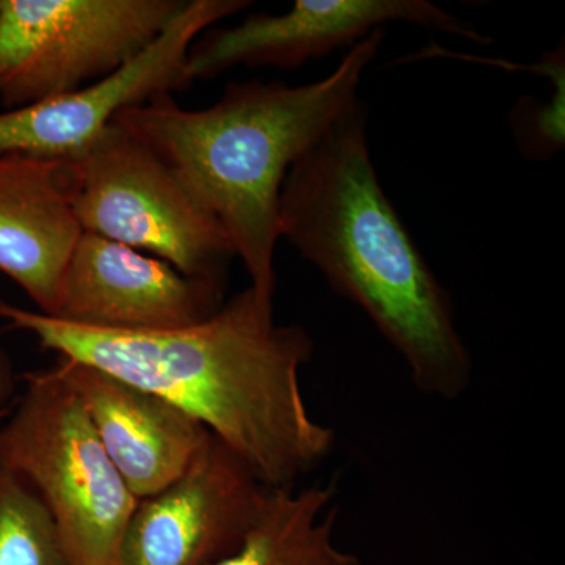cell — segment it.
Here are the masks:
<instances>
[{"label":"cell","mask_w":565,"mask_h":565,"mask_svg":"<svg viewBox=\"0 0 565 565\" xmlns=\"http://www.w3.org/2000/svg\"><path fill=\"white\" fill-rule=\"evenodd\" d=\"M247 0L182 3L161 35L120 70L79 90L0 114V152L68 159L79 154L122 110L191 85L188 57L195 40Z\"/></svg>","instance_id":"7"},{"label":"cell","mask_w":565,"mask_h":565,"mask_svg":"<svg viewBox=\"0 0 565 565\" xmlns=\"http://www.w3.org/2000/svg\"><path fill=\"white\" fill-rule=\"evenodd\" d=\"M84 234L66 159L0 152V273L54 316L71 255Z\"/></svg>","instance_id":"12"},{"label":"cell","mask_w":565,"mask_h":565,"mask_svg":"<svg viewBox=\"0 0 565 565\" xmlns=\"http://www.w3.org/2000/svg\"><path fill=\"white\" fill-rule=\"evenodd\" d=\"M407 22L487 43L468 22L426 0H297L282 14H252L233 28L207 29L189 51V81L212 79L234 66L294 70L313 58Z\"/></svg>","instance_id":"8"},{"label":"cell","mask_w":565,"mask_h":565,"mask_svg":"<svg viewBox=\"0 0 565 565\" xmlns=\"http://www.w3.org/2000/svg\"><path fill=\"white\" fill-rule=\"evenodd\" d=\"M334 486L269 489L234 552L211 565H362L334 544Z\"/></svg>","instance_id":"13"},{"label":"cell","mask_w":565,"mask_h":565,"mask_svg":"<svg viewBox=\"0 0 565 565\" xmlns=\"http://www.w3.org/2000/svg\"><path fill=\"white\" fill-rule=\"evenodd\" d=\"M182 0H0V99L11 109L109 76L161 35Z\"/></svg>","instance_id":"6"},{"label":"cell","mask_w":565,"mask_h":565,"mask_svg":"<svg viewBox=\"0 0 565 565\" xmlns=\"http://www.w3.org/2000/svg\"><path fill=\"white\" fill-rule=\"evenodd\" d=\"M0 565H71L46 505L0 462Z\"/></svg>","instance_id":"14"},{"label":"cell","mask_w":565,"mask_h":565,"mask_svg":"<svg viewBox=\"0 0 565 565\" xmlns=\"http://www.w3.org/2000/svg\"><path fill=\"white\" fill-rule=\"evenodd\" d=\"M0 427V462L20 475L57 526L71 565H117L137 498L57 364L24 375Z\"/></svg>","instance_id":"4"},{"label":"cell","mask_w":565,"mask_h":565,"mask_svg":"<svg viewBox=\"0 0 565 565\" xmlns=\"http://www.w3.org/2000/svg\"><path fill=\"white\" fill-rule=\"evenodd\" d=\"M384 36L382 29L353 44L337 70L313 84L234 82L204 109H184L172 95H161L115 118L218 222L263 296L274 299L277 288L274 258L286 174L360 102L364 71Z\"/></svg>","instance_id":"3"},{"label":"cell","mask_w":565,"mask_h":565,"mask_svg":"<svg viewBox=\"0 0 565 565\" xmlns=\"http://www.w3.org/2000/svg\"><path fill=\"white\" fill-rule=\"evenodd\" d=\"M14 385H17V381H14L13 362H11L9 353L0 349V412L13 396Z\"/></svg>","instance_id":"16"},{"label":"cell","mask_w":565,"mask_h":565,"mask_svg":"<svg viewBox=\"0 0 565 565\" xmlns=\"http://www.w3.org/2000/svg\"><path fill=\"white\" fill-rule=\"evenodd\" d=\"M364 126L359 102L289 169L280 239L362 308L419 392L457 399L473 377L470 352L449 294L379 182Z\"/></svg>","instance_id":"2"},{"label":"cell","mask_w":565,"mask_h":565,"mask_svg":"<svg viewBox=\"0 0 565 565\" xmlns=\"http://www.w3.org/2000/svg\"><path fill=\"white\" fill-rule=\"evenodd\" d=\"M55 364L137 500L180 479L210 438L206 427L158 394L90 364L62 356Z\"/></svg>","instance_id":"11"},{"label":"cell","mask_w":565,"mask_h":565,"mask_svg":"<svg viewBox=\"0 0 565 565\" xmlns=\"http://www.w3.org/2000/svg\"><path fill=\"white\" fill-rule=\"evenodd\" d=\"M223 288L185 277L147 253L84 233L51 318L120 332L181 329L214 315L223 305Z\"/></svg>","instance_id":"10"},{"label":"cell","mask_w":565,"mask_h":565,"mask_svg":"<svg viewBox=\"0 0 565 565\" xmlns=\"http://www.w3.org/2000/svg\"><path fill=\"white\" fill-rule=\"evenodd\" d=\"M66 166L82 232L162 259L185 277L225 285L236 258L228 234L126 126L115 120Z\"/></svg>","instance_id":"5"},{"label":"cell","mask_w":565,"mask_h":565,"mask_svg":"<svg viewBox=\"0 0 565 565\" xmlns=\"http://www.w3.org/2000/svg\"><path fill=\"white\" fill-rule=\"evenodd\" d=\"M267 489L214 435L180 479L137 501L117 565H211L234 552Z\"/></svg>","instance_id":"9"},{"label":"cell","mask_w":565,"mask_h":565,"mask_svg":"<svg viewBox=\"0 0 565 565\" xmlns=\"http://www.w3.org/2000/svg\"><path fill=\"white\" fill-rule=\"evenodd\" d=\"M565 85L556 88L552 102L541 104L530 99L533 106L520 102L512 122L520 148L533 159L556 154L564 147Z\"/></svg>","instance_id":"15"},{"label":"cell","mask_w":565,"mask_h":565,"mask_svg":"<svg viewBox=\"0 0 565 565\" xmlns=\"http://www.w3.org/2000/svg\"><path fill=\"white\" fill-rule=\"evenodd\" d=\"M0 319L62 359L177 405L267 489H292L332 455L334 433L311 416L300 384L313 340L302 327L277 323L273 297L252 286L181 329H88L3 300Z\"/></svg>","instance_id":"1"}]
</instances>
